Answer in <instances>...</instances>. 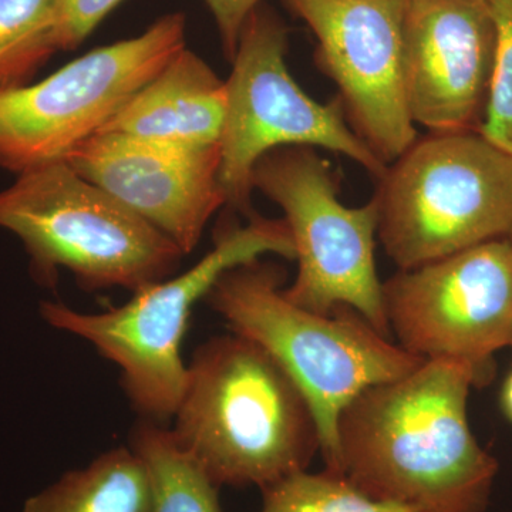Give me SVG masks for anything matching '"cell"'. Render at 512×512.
I'll use <instances>...</instances> for the list:
<instances>
[{
	"mask_svg": "<svg viewBox=\"0 0 512 512\" xmlns=\"http://www.w3.org/2000/svg\"><path fill=\"white\" fill-rule=\"evenodd\" d=\"M473 387V372L453 360H424L369 387L340 413V474L375 500L419 512L487 511L500 466L471 430Z\"/></svg>",
	"mask_w": 512,
	"mask_h": 512,
	"instance_id": "obj_1",
	"label": "cell"
},
{
	"mask_svg": "<svg viewBox=\"0 0 512 512\" xmlns=\"http://www.w3.org/2000/svg\"><path fill=\"white\" fill-rule=\"evenodd\" d=\"M171 437L217 487L259 490L320 454L311 404L264 349L242 336L202 343L188 363Z\"/></svg>",
	"mask_w": 512,
	"mask_h": 512,
	"instance_id": "obj_2",
	"label": "cell"
},
{
	"mask_svg": "<svg viewBox=\"0 0 512 512\" xmlns=\"http://www.w3.org/2000/svg\"><path fill=\"white\" fill-rule=\"evenodd\" d=\"M281 266L256 259L222 275L208 293L235 335L265 350L311 404L326 470L340 474L336 426L342 410L369 387L412 373L424 362L377 332L355 309L329 315L285 296Z\"/></svg>",
	"mask_w": 512,
	"mask_h": 512,
	"instance_id": "obj_3",
	"label": "cell"
},
{
	"mask_svg": "<svg viewBox=\"0 0 512 512\" xmlns=\"http://www.w3.org/2000/svg\"><path fill=\"white\" fill-rule=\"evenodd\" d=\"M265 255L295 261L291 229L284 218L249 217L247 225H227L214 248L183 274L144 286L121 306L100 313L74 311L43 302L50 326L86 340L120 370L121 386L148 421L174 416L187 383L184 336L192 309L237 266Z\"/></svg>",
	"mask_w": 512,
	"mask_h": 512,
	"instance_id": "obj_4",
	"label": "cell"
},
{
	"mask_svg": "<svg viewBox=\"0 0 512 512\" xmlns=\"http://www.w3.org/2000/svg\"><path fill=\"white\" fill-rule=\"evenodd\" d=\"M0 228L20 239L39 284L67 269L90 291L137 292L173 274L181 249L66 163L16 175L0 190Z\"/></svg>",
	"mask_w": 512,
	"mask_h": 512,
	"instance_id": "obj_5",
	"label": "cell"
},
{
	"mask_svg": "<svg viewBox=\"0 0 512 512\" xmlns=\"http://www.w3.org/2000/svg\"><path fill=\"white\" fill-rule=\"evenodd\" d=\"M377 237L414 269L512 234V156L478 131L419 137L387 165Z\"/></svg>",
	"mask_w": 512,
	"mask_h": 512,
	"instance_id": "obj_6",
	"label": "cell"
},
{
	"mask_svg": "<svg viewBox=\"0 0 512 512\" xmlns=\"http://www.w3.org/2000/svg\"><path fill=\"white\" fill-rule=\"evenodd\" d=\"M252 185L284 211L291 229L298 275L284 288L286 298L320 315L340 306L355 309L392 338L376 268L375 198L362 207L343 205L332 165L305 146L265 154L255 165Z\"/></svg>",
	"mask_w": 512,
	"mask_h": 512,
	"instance_id": "obj_7",
	"label": "cell"
},
{
	"mask_svg": "<svg viewBox=\"0 0 512 512\" xmlns=\"http://www.w3.org/2000/svg\"><path fill=\"white\" fill-rule=\"evenodd\" d=\"M288 30L261 6L251 13L231 60L221 137L220 184L228 207L251 217L255 165L276 148L320 147L355 161L379 180L387 165L350 128L338 97L319 103L286 64Z\"/></svg>",
	"mask_w": 512,
	"mask_h": 512,
	"instance_id": "obj_8",
	"label": "cell"
},
{
	"mask_svg": "<svg viewBox=\"0 0 512 512\" xmlns=\"http://www.w3.org/2000/svg\"><path fill=\"white\" fill-rule=\"evenodd\" d=\"M183 12L97 47L40 82L0 92V168L20 175L66 161L185 49Z\"/></svg>",
	"mask_w": 512,
	"mask_h": 512,
	"instance_id": "obj_9",
	"label": "cell"
},
{
	"mask_svg": "<svg viewBox=\"0 0 512 512\" xmlns=\"http://www.w3.org/2000/svg\"><path fill=\"white\" fill-rule=\"evenodd\" d=\"M384 311L399 345L424 360H453L476 387L493 380L495 355L512 343V244L494 239L383 282Z\"/></svg>",
	"mask_w": 512,
	"mask_h": 512,
	"instance_id": "obj_10",
	"label": "cell"
},
{
	"mask_svg": "<svg viewBox=\"0 0 512 512\" xmlns=\"http://www.w3.org/2000/svg\"><path fill=\"white\" fill-rule=\"evenodd\" d=\"M318 40L319 69L357 137L389 165L417 136L404 89L407 0H284Z\"/></svg>",
	"mask_w": 512,
	"mask_h": 512,
	"instance_id": "obj_11",
	"label": "cell"
},
{
	"mask_svg": "<svg viewBox=\"0 0 512 512\" xmlns=\"http://www.w3.org/2000/svg\"><path fill=\"white\" fill-rule=\"evenodd\" d=\"M66 163L157 228L184 255L197 248L208 222L227 205L220 144L183 146L99 133L80 144Z\"/></svg>",
	"mask_w": 512,
	"mask_h": 512,
	"instance_id": "obj_12",
	"label": "cell"
},
{
	"mask_svg": "<svg viewBox=\"0 0 512 512\" xmlns=\"http://www.w3.org/2000/svg\"><path fill=\"white\" fill-rule=\"evenodd\" d=\"M494 49L488 0H407L403 72L413 123L430 133L477 131Z\"/></svg>",
	"mask_w": 512,
	"mask_h": 512,
	"instance_id": "obj_13",
	"label": "cell"
},
{
	"mask_svg": "<svg viewBox=\"0 0 512 512\" xmlns=\"http://www.w3.org/2000/svg\"><path fill=\"white\" fill-rule=\"evenodd\" d=\"M225 113V80L185 47L117 111L100 133L183 146H218Z\"/></svg>",
	"mask_w": 512,
	"mask_h": 512,
	"instance_id": "obj_14",
	"label": "cell"
},
{
	"mask_svg": "<svg viewBox=\"0 0 512 512\" xmlns=\"http://www.w3.org/2000/svg\"><path fill=\"white\" fill-rule=\"evenodd\" d=\"M150 473L133 447H117L33 495L22 512H153Z\"/></svg>",
	"mask_w": 512,
	"mask_h": 512,
	"instance_id": "obj_15",
	"label": "cell"
},
{
	"mask_svg": "<svg viewBox=\"0 0 512 512\" xmlns=\"http://www.w3.org/2000/svg\"><path fill=\"white\" fill-rule=\"evenodd\" d=\"M131 447L143 458L153 483V512H221L217 487L154 421L140 424Z\"/></svg>",
	"mask_w": 512,
	"mask_h": 512,
	"instance_id": "obj_16",
	"label": "cell"
},
{
	"mask_svg": "<svg viewBox=\"0 0 512 512\" xmlns=\"http://www.w3.org/2000/svg\"><path fill=\"white\" fill-rule=\"evenodd\" d=\"M55 0H0V92L25 86L59 52Z\"/></svg>",
	"mask_w": 512,
	"mask_h": 512,
	"instance_id": "obj_17",
	"label": "cell"
},
{
	"mask_svg": "<svg viewBox=\"0 0 512 512\" xmlns=\"http://www.w3.org/2000/svg\"><path fill=\"white\" fill-rule=\"evenodd\" d=\"M262 491L258 512H419L406 505L375 500L333 471L293 474Z\"/></svg>",
	"mask_w": 512,
	"mask_h": 512,
	"instance_id": "obj_18",
	"label": "cell"
},
{
	"mask_svg": "<svg viewBox=\"0 0 512 512\" xmlns=\"http://www.w3.org/2000/svg\"><path fill=\"white\" fill-rule=\"evenodd\" d=\"M495 26L493 73L477 131L512 156V0H488Z\"/></svg>",
	"mask_w": 512,
	"mask_h": 512,
	"instance_id": "obj_19",
	"label": "cell"
},
{
	"mask_svg": "<svg viewBox=\"0 0 512 512\" xmlns=\"http://www.w3.org/2000/svg\"><path fill=\"white\" fill-rule=\"evenodd\" d=\"M123 2L124 0H55L53 20L59 52L77 49Z\"/></svg>",
	"mask_w": 512,
	"mask_h": 512,
	"instance_id": "obj_20",
	"label": "cell"
},
{
	"mask_svg": "<svg viewBox=\"0 0 512 512\" xmlns=\"http://www.w3.org/2000/svg\"><path fill=\"white\" fill-rule=\"evenodd\" d=\"M262 0H205L220 32L222 47L229 62L237 52L239 36L251 13Z\"/></svg>",
	"mask_w": 512,
	"mask_h": 512,
	"instance_id": "obj_21",
	"label": "cell"
},
{
	"mask_svg": "<svg viewBox=\"0 0 512 512\" xmlns=\"http://www.w3.org/2000/svg\"><path fill=\"white\" fill-rule=\"evenodd\" d=\"M500 404L504 416L512 423V369L505 377L503 387H501Z\"/></svg>",
	"mask_w": 512,
	"mask_h": 512,
	"instance_id": "obj_22",
	"label": "cell"
},
{
	"mask_svg": "<svg viewBox=\"0 0 512 512\" xmlns=\"http://www.w3.org/2000/svg\"><path fill=\"white\" fill-rule=\"evenodd\" d=\"M508 238H510V241H511V244H512V234H511V235H510V237H508Z\"/></svg>",
	"mask_w": 512,
	"mask_h": 512,
	"instance_id": "obj_23",
	"label": "cell"
},
{
	"mask_svg": "<svg viewBox=\"0 0 512 512\" xmlns=\"http://www.w3.org/2000/svg\"><path fill=\"white\" fill-rule=\"evenodd\" d=\"M510 348L512 349V343H511V346H510Z\"/></svg>",
	"mask_w": 512,
	"mask_h": 512,
	"instance_id": "obj_24",
	"label": "cell"
}]
</instances>
